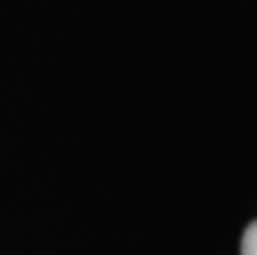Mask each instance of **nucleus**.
Returning <instances> with one entry per match:
<instances>
[{
  "instance_id": "f257e3e1",
  "label": "nucleus",
  "mask_w": 257,
  "mask_h": 255,
  "mask_svg": "<svg viewBox=\"0 0 257 255\" xmlns=\"http://www.w3.org/2000/svg\"><path fill=\"white\" fill-rule=\"evenodd\" d=\"M240 255H257V220L252 222L244 232Z\"/></svg>"
}]
</instances>
